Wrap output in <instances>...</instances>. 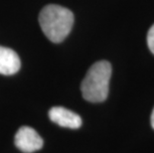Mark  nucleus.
<instances>
[{
  "mask_svg": "<svg viewBox=\"0 0 154 153\" xmlns=\"http://www.w3.org/2000/svg\"><path fill=\"white\" fill-rule=\"evenodd\" d=\"M74 14L68 8L50 4L42 9L39 23L45 36L53 43H60L70 34L74 25Z\"/></svg>",
  "mask_w": 154,
  "mask_h": 153,
  "instance_id": "obj_1",
  "label": "nucleus"
},
{
  "mask_svg": "<svg viewBox=\"0 0 154 153\" xmlns=\"http://www.w3.org/2000/svg\"><path fill=\"white\" fill-rule=\"evenodd\" d=\"M111 66L107 61H100L90 68L81 84L84 99L90 103L106 99L109 90Z\"/></svg>",
  "mask_w": 154,
  "mask_h": 153,
  "instance_id": "obj_2",
  "label": "nucleus"
},
{
  "mask_svg": "<svg viewBox=\"0 0 154 153\" xmlns=\"http://www.w3.org/2000/svg\"><path fill=\"white\" fill-rule=\"evenodd\" d=\"M43 139L37 131L29 126H22L15 134V145L19 150L32 153L43 147Z\"/></svg>",
  "mask_w": 154,
  "mask_h": 153,
  "instance_id": "obj_3",
  "label": "nucleus"
},
{
  "mask_svg": "<svg viewBox=\"0 0 154 153\" xmlns=\"http://www.w3.org/2000/svg\"><path fill=\"white\" fill-rule=\"evenodd\" d=\"M49 118L56 124L62 127L77 129L82 125L81 116L63 106L52 107L49 110Z\"/></svg>",
  "mask_w": 154,
  "mask_h": 153,
  "instance_id": "obj_4",
  "label": "nucleus"
},
{
  "mask_svg": "<svg viewBox=\"0 0 154 153\" xmlns=\"http://www.w3.org/2000/svg\"><path fill=\"white\" fill-rule=\"evenodd\" d=\"M21 62L17 53L12 49L0 46V74L11 76L20 70Z\"/></svg>",
  "mask_w": 154,
  "mask_h": 153,
  "instance_id": "obj_5",
  "label": "nucleus"
},
{
  "mask_svg": "<svg viewBox=\"0 0 154 153\" xmlns=\"http://www.w3.org/2000/svg\"><path fill=\"white\" fill-rule=\"evenodd\" d=\"M147 45L151 53L154 54V25H152V27L149 29L147 34Z\"/></svg>",
  "mask_w": 154,
  "mask_h": 153,
  "instance_id": "obj_6",
  "label": "nucleus"
},
{
  "mask_svg": "<svg viewBox=\"0 0 154 153\" xmlns=\"http://www.w3.org/2000/svg\"><path fill=\"white\" fill-rule=\"evenodd\" d=\"M151 126H152V128L154 129V109H153L152 113H151Z\"/></svg>",
  "mask_w": 154,
  "mask_h": 153,
  "instance_id": "obj_7",
  "label": "nucleus"
}]
</instances>
